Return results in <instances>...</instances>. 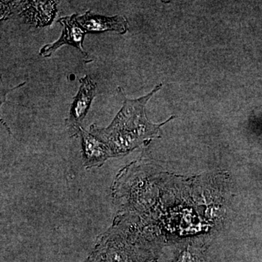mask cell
Instances as JSON below:
<instances>
[{
  "label": "cell",
  "instance_id": "cell-5",
  "mask_svg": "<svg viewBox=\"0 0 262 262\" xmlns=\"http://www.w3.org/2000/svg\"><path fill=\"white\" fill-rule=\"evenodd\" d=\"M77 136H80L82 158L85 168L102 166L106 160L114 158L108 146L91 132H88L81 127L77 132Z\"/></svg>",
  "mask_w": 262,
  "mask_h": 262
},
{
  "label": "cell",
  "instance_id": "cell-1",
  "mask_svg": "<svg viewBox=\"0 0 262 262\" xmlns=\"http://www.w3.org/2000/svg\"><path fill=\"white\" fill-rule=\"evenodd\" d=\"M162 88L156 86L150 94L138 99L130 100L123 96V106L107 127L93 124L90 132L103 141L113 152L114 158L125 156L144 144L159 132L163 124L151 123L145 113L146 103Z\"/></svg>",
  "mask_w": 262,
  "mask_h": 262
},
{
  "label": "cell",
  "instance_id": "cell-3",
  "mask_svg": "<svg viewBox=\"0 0 262 262\" xmlns=\"http://www.w3.org/2000/svg\"><path fill=\"white\" fill-rule=\"evenodd\" d=\"M77 17V14H73L58 19L57 22L63 26L61 37L56 42L43 46L39 51L40 56L47 58L62 46H71L79 50L85 58L89 57L83 48L84 37L88 32L79 23Z\"/></svg>",
  "mask_w": 262,
  "mask_h": 262
},
{
  "label": "cell",
  "instance_id": "cell-4",
  "mask_svg": "<svg viewBox=\"0 0 262 262\" xmlns=\"http://www.w3.org/2000/svg\"><path fill=\"white\" fill-rule=\"evenodd\" d=\"M56 3L54 1L13 2V10H18L20 16L27 23L35 27L51 25L57 13Z\"/></svg>",
  "mask_w": 262,
  "mask_h": 262
},
{
  "label": "cell",
  "instance_id": "cell-6",
  "mask_svg": "<svg viewBox=\"0 0 262 262\" xmlns=\"http://www.w3.org/2000/svg\"><path fill=\"white\" fill-rule=\"evenodd\" d=\"M77 20L88 33L115 32L120 34H125L128 29L126 18L122 15L108 17L95 14L88 10L83 15H78Z\"/></svg>",
  "mask_w": 262,
  "mask_h": 262
},
{
  "label": "cell",
  "instance_id": "cell-2",
  "mask_svg": "<svg viewBox=\"0 0 262 262\" xmlns=\"http://www.w3.org/2000/svg\"><path fill=\"white\" fill-rule=\"evenodd\" d=\"M80 89L74 98L70 111V116L66 124L72 136H77V132L82 125L91 108L93 100L96 96L97 84L89 75L80 80Z\"/></svg>",
  "mask_w": 262,
  "mask_h": 262
}]
</instances>
